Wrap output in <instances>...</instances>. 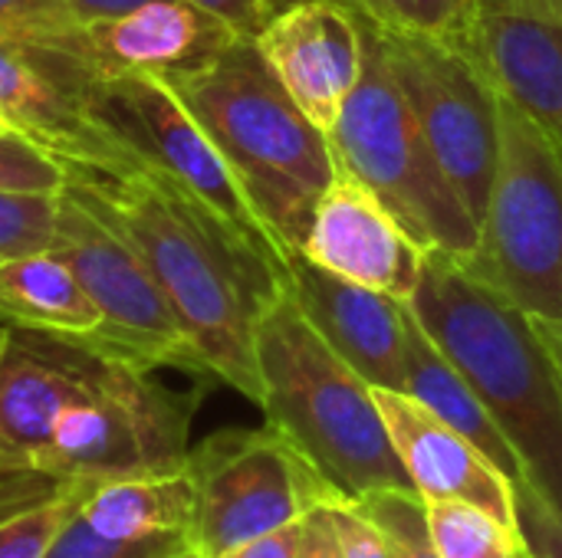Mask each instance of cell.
<instances>
[{"mask_svg":"<svg viewBox=\"0 0 562 558\" xmlns=\"http://www.w3.org/2000/svg\"><path fill=\"white\" fill-rule=\"evenodd\" d=\"M533 558H537V556H533Z\"/></svg>","mask_w":562,"mask_h":558,"instance_id":"41","label":"cell"},{"mask_svg":"<svg viewBox=\"0 0 562 558\" xmlns=\"http://www.w3.org/2000/svg\"><path fill=\"white\" fill-rule=\"evenodd\" d=\"M10 132H13V128H10V125H7V122L0 118V135H10Z\"/></svg>","mask_w":562,"mask_h":558,"instance_id":"40","label":"cell"},{"mask_svg":"<svg viewBox=\"0 0 562 558\" xmlns=\"http://www.w3.org/2000/svg\"><path fill=\"white\" fill-rule=\"evenodd\" d=\"M533 329H537V335L543 339L547 352L553 355L557 368L562 372V322H543V319H533Z\"/></svg>","mask_w":562,"mask_h":558,"instance_id":"37","label":"cell"},{"mask_svg":"<svg viewBox=\"0 0 562 558\" xmlns=\"http://www.w3.org/2000/svg\"><path fill=\"white\" fill-rule=\"evenodd\" d=\"M273 10H286L300 0H270ZM352 10L369 13L382 26L415 30L438 39H448L474 56V33H477V0H333Z\"/></svg>","mask_w":562,"mask_h":558,"instance_id":"23","label":"cell"},{"mask_svg":"<svg viewBox=\"0 0 562 558\" xmlns=\"http://www.w3.org/2000/svg\"><path fill=\"white\" fill-rule=\"evenodd\" d=\"M425 253L428 250L402 227L389 204L336 158L333 184L313 210L300 257L408 303L418 289Z\"/></svg>","mask_w":562,"mask_h":558,"instance_id":"13","label":"cell"},{"mask_svg":"<svg viewBox=\"0 0 562 558\" xmlns=\"http://www.w3.org/2000/svg\"><path fill=\"white\" fill-rule=\"evenodd\" d=\"M191 543H181V539H135V543H119V539H109L102 533H95L86 516L76 510L69 516V523L59 529V536L53 539L46 558H158L175 553V549H184Z\"/></svg>","mask_w":562,"mask_h":558,"instance_id":"29","label":"cell"},{"mask_svg":"<svg viewBox=\"0 0 562 558\" xmlns=\"http://www.w3.org/2000/svg\"><path fill=\"white\" fill-rule=\"evenodd\" d=\"M66 187V164L30 138L10 132L0 135V191L59 194Z\"/></svg>","mask_w":562,"mask_h":558,"instance_id":"28","label":"cell"},{"mask_svg":"<svg viewBox=\"0 0 562 558\" xmlns=\"http://www.w3.org/2000/svg\"><path fill=\"white\" fill-rule=\"evenodd\" d=\"M339 500V497H336ZM296 558H346L339 546V533L329 513V503L313 510L303 523H300V546Z\"/></svg>","mask_w":562,"mask_h":558,"instance_id":"33","label":"cell"},{"mask_svg":"<svg viewBox=\"0 0 562 558\" xmlns=\"http://www.w3.org/2000/svg\"><path fill=\"white\" fill-rule=\"evenodd\" d=\"M66 480H53L43 474H0V520L46 500L56 493Z\"/></svg>","mask_w":562,"mask_h":558,"instance_id":"32","label":"cell"},{"mask_svg":"<svg viewBox=\"0 0 562 558\" xmlns=\"http://www.w3.org/2000/svg\"><path fill=\"white\" fill-rule=\"evenodd\" d=\"M329 513H333V523H336V533H339V546H342V556L346 558H392L382 533L372 526V520L349 500V497H339L329 503Z\"/></svg>","mask_w":562,"mask_h":558,"instance_id":"30","label":"cell"},{"mask_svg":"<svg viewBox=\"0 0 562 558\" xmlns=\"http://www.w3.org/2000/svg\"><path fill=\"white\" fill-rule=\"evenodd\" d=\"M3 342H7V326L0 322V355H3Z\"/></svg>","mask_w":562,"mask_h":558,"instance_id":"39","label":"cell"},{"mask_svg":"<svg viewBox=\"0 0 562 558\" xmlns=\"http://www.w3.org/2000/svg\"><path fill=\"white\" fill-rule=\"evenodd\" d=\"M257 365L267 424L306 454L342 497L412 487L375 388L306 322L290 286L257 322Z\"/></svg>","mask_w":562,"mask_h":558,"instance_id":"5","label":"cell"},{"mask_svg":"<svg viewBox=\"0 0 562 558\" xmlns=\"http://www.w3.org/2000/svg\"><path fill=\"white\" fill-rule=\"evenodd\" d=\"M59 194L0 191V260L53 250Z\"/></svg>","mask_w":562,"mask_h":558,"instance_id":"26","label":"cell"},{"mask_svg":"<svg viewBox=\"0 0 562 558\" xmlns=\"http://www.w3.org/2000/svg\"><path fill=\"white\" fill-rule=\"evenodd\" d=\"M79 513L95 533L119 543H135V539L191 543L194 480L188 474V464L181 470L95 480L86 487Z\"/></svg>","mask_w":562,"mask_h":558,"instance_id":"19","label":"cell"},{"mask_svg":"<svg viewBox=\"0 0 562 558\" xmlns=\"http://www.w3.org/2000/svg\"><path fill=\"white\" fill-rule=\"evenodd\" d=\"M520 13H530V16H540V20H550V23H562V0H501Z\"/></svg>","mask_w":562,"mask_h":558,"instance_id":"36","label":"cell"},{"mask_svg":"<svg viewBox=\"0 0 562 558\" xmlns=\"http://www.w3.org/2000/svg\"><path fill=\"white\" fill-rule=\"evenodd\" d=\"M405 391L418 398L425 408H431L445 424H451L458 434H464L471 444H477L514 483H527L524 464L471 382L458 372V365L441 352V345L422 329L408 306L405 322Z\"/></svg>","mask_w":562,"mask_h":558,"instance_id":"20","label":"cell"},{"mask_svg":"<svg viewBox=\"0 0 562 558\" xmlns=\"http://www.w3.org/2000/svg\"><path fill=\"white\" fill-rule=\"evenodd\" d=\"M379 33L441 171L481 227L501 155L494 82L468 49L448 39L382 23Z\"/></svg>","mask_w":562,"mask_h":558,"instance_id":"10","label":"cell"},{"mask_svg":"<svg viewBox=\"0 0 562 558\" xmlns=\"http://www.w3.org/2000/svg\"><path fill=\"white\" fill-rule=\"evenodd\" d=\"M501 155L477 247L458 263L530 319L562 322V158L497 92Z\"/></svg>","mask_w":562,"mask_h":558,"instance_id":"7","label":"cell"},{"mask_svg":"<svg viewBox=\"0 0 562 558\" xmlns=\"http://www.w3.org/2000/svg\"><path fill=\"white\" fill-rule=\"evenodd\" d=\"M392 447L422 500L474 503L517 526V483L464 434L445 424L408 391L375 388Z\"/></svg>","mask_w":562,"mask_h":558,"instance_id":"16","label":"cell"},{"mask_svg":"<svg viewBox=\"0 0 562 558\" xmlns=\"http://www.w3.org/2000/svg\"><path fill=\"white\" fill-rule=\"evenodd\" d=\"M382 533L392 558H441L428 526V503L412 487L372 490L352 500Z\"/></svg>","mask_w":562,"mask_h":558,"instance_id":"24","label":"cell"},{"mask_svg":"<svg viewBox=\"0 0 562 558\" xmlns=\"http://www.w3.org/2000/svg\"><path fill=\"white\" fill-rule=\"evenodd\" d=\"M194 480L191 546L204 558L306 520L342 497L277 428L217 431L188 454Z\"/></svg>","mask_w":562,"mask_h":558,"instance_id":"8","label":"cell"},{"mask_svg":"<svg viewBox=\"0 0 562 558\" xmlns=\"http://www.w3.org/2000/svg\"><path fill=\"white\" fill-rule=\"evenodd\" d=\"M69 10L76 13V20L86 26V23H95V20H112V16H125L151 0H66Z\"/></svg>","mask_w":562,"mask_h":558,"instance_id":"35","label":"cell"},{"mask_svg":"<svg viewBox=\"0 0 562 558\" xmlns=\"http://www.w3.org/2000/svg\"><path fill=\"white\" fill-rule=\"evenodd\" d=\"M303 523V520H300ZM300 523L277 529L270 536H260L247 546H237L221 558H296V546H300Z\"/></svg>","mask_w":562,"mask_h":558,"instance_id":"34","label":"cell"},{"mask_svg":"<svg viewBox=\"0 0 562 558\" xmlns=\"http://www.w3.org/2000/svg\"><path fill=\"white\" fill-rule=\"evenodd\" d=\"M79 30L66 0H0V36L63 49Z\"/></svg>","mask_w":562,"mask_h":558,"instance_id":"27","label":"cell"},{"mask_svg":"<svg viewBox=\"0 0 562 558\" xmlns=\"http://www.w3.org/2000/svg\"><path fill=\"white\" fill-rule=\"evenodd\" d=\"M356 13L362 26V72L326 132L333 155L389 204L425 250L468 257L477 247V220L428 145L392 72L379 23L362 10Z\"/></svg>","mask_w":562,"mask_h":558,"instance_id":"6","label":"cell"},{"mask_svg":"<svg viewBox=\"0 0 562 558\" xmlns=\"http://www.w3.org/2000/svg\"><path fill=\"white\" fill-rule=\"evenodd\" d=\"M158 558H204L194 546H184V549H175V553H168V556H158Z\"/></svg>","mask_w":562,"mask_h":558,"instance_id":"38","label":"cell"},{"mask_svg":"<svg viewBox=\"0 0 562 558\" xmlns=\"http://www.w3.org/2000/svg\"><path fill=\"white\" fill-rule=\"evenodd\" d=\"M0 322L76 339H95L102 319L59 250L0 260Z\"/></svg>","mask_w":562,"mask_h":558,"instance_id":"21","label":"cell"},{"mask_svg":"<svg viewBox=\"0 0 562 558\" xmlns=\"http://www.w3.org/2000/svg\"><path fill=\"white\" fill-rule=\"evenodd\" d=\"M234 39L240 36L224 20L191 0H151L125 16L86 23L63 49L99 72L175 79L214 62Z\"/></svg>","mask_w":562,"mask_h":558,"instance_id":"17","label":"cell"},{"mask_svg":"<svg viewBox=\"0 0 562 558\" xmlns=\"http://www.w3.org/2000/svg\"><path fill=\"white\" fill-rule=\"evenodd\" d=\"M198 395L92 339L10 329L0 355V474L112 480L181 470Z\"/></svg>","mask_w":562,"mask_h":558,"instance_id":"1","label":"cell"},{"mask_svg":"<svg viewBox=\"0 0 562 558\" xmlns=\"http://www.w3.org/2000/svg\"><path fill=\"white\" fill-rule=\"evenodd\" d=\"M211 135L286 260L300 257L313 210L333 184L323 128L290 99L257 39H234L214 62L165 79Z\"/></svg>","mask_w":562,"mask_h":558,"instance_id":"4","label":"cell"},{"mask_svg":"<svg viewBox=\"0 0 562 558\" xmlns=\"http://www.w3.org/2000/svg\"><path fill=\"white\" fill-rule=\"evenodd\" d=\"M474 59L562 158V23L520 13L501 0H477Z\"/></svg>","mask_w":562,"mask_h":558,"instance_id":"18","label":"cell"},{"mask_svg":"<svg viewBox=\"0 0 562 558\" xmlns=\"http://www.w3.org/2000/svg\"><path fill=\"white\" fill-rule=\"evenodd\" d=\"M408 306L471 382L517 451L527 483L562 520V372L533 319L477 283L445 250L425 253Z\"/></svg>","mask_w":562,"mask_h":558,"instance_id":"3","label":"cell"},{"mask_svg":"<svg viewBox=\"0 0 562 558\" xmlns=\"http://www.w3.org/2000/svg\"><path fill=\"white\" fill-rule=\"evenodd\" d=\"M257 46L303 115L329 132L362 72L359 13L333 0H300L263 26Z\"/></svg>","mask_w":562,"mask_h":558,"instance_id":"14","label":"cell"},{"mask_svg":"<svg viewBox=\"0 0 562 558\" xmlns=\"http://www.w3.org/2000/svg\"><path fill=\"white\" fill-rule=\"evenodd\" d=\"M66 187L138 250L207 378L260 408L257 322L290 286V266L145 164L125 174L66 168Z\"/></svg>","mask_w":562,"mask_h":558,"instance_id":"2","label":"cell"},{"mask_svg":"<svg viewBox=\"0 0 562 558\" xmlns=\"http://www.w3.org/2000/svg\"><path fill=\"white\" fill-rule=\"evenodd\" d=\"M191 3L204 7L207 13L224 20L237 36H247V39H257L263 26L277 16L270 0H191Z\"/></svg>","mask_w":562,"mask_h":558,"instance_id":"31","label":"cell"},{"mask_svg":"<svg viewBox=\"0 0 562 558\" xmlns=\"http://www.w3.org/2000/svg\"><path fill=\"white\" fill-rule=\"evenodd\" d=\"M89 69L66 49L0 36V118L66 168L125 174L138 168V158L82 105Z\"/></svg>","mask_w":562,"mask_h":558,"instance_id":"12","label":"cell"},{"mask_svg":"<svg viewBox=\"0 0 562 558\" xmlns=\"http://www.w3.org/2000/svg\"><path fill=\"white\" fill-rule=\"evenodd\" d=\"M82 105L125 151L138 158V164L181 184L237 237L290 266L211 135L165 79L148 72L89 69L82 79Z\"/></svg>","mask_w":562,"mask_h":558,"instance_id":"9","label":"cell"},{"mask_svg":"<svg viewBox=\"0 0 562 558\" xmlns=\"http://www.w3.org/2000/svg\"><path fill=\"white\" fill-rule=\"evenodd\" d=\"M89 483L92 480H69L46 500L0 520V558H46L59 529L82 506Z\"/></svg>","mask_w":562,"mask_h":558,"instance_id":"25","label":"cell"},{"mask_svg":"<svg viewBox=\"0 0 562 558\" xmlns=\"http://www.w3.org/2000/svg\"><path fill=\"white\" fill-rule=\"evenodd\" d=\"M53 250L66 257L99 309L95 345L145 368H181L207 378L138 250L69 187L59 191Z\"/></svg>","mask_w":562,"mask_h":558,"instance_id":"11","label":"cell"},{"mask_svg":"<svg viewBox=\"0 0 562 558\" xmlns=\"http://www.w3.org/2000/svg\"><path fill=\"white\" fill-rule=\"evenodd\" d=\"M290 289L306 322L372 388L405 391V299L336 276L306 257L290 260Z\"/></svg>","mask_w":562,"mask_h":558,"instance_id":"15","label":"cell"},{"mask_svg":"<svg viewBox=\"0 0 562 558\" xmlns=\"http://www.w3.org/2000/svg\"><path fill=\"white\" fill-rule=\"evenodd\" d=\"M428 526L441 558H520L527 539L494 513L461 500H428Z\"/></svg>","mask_w":562,"mask_h":558,"instance_id":"22","label":"cell"}]
</instances>
